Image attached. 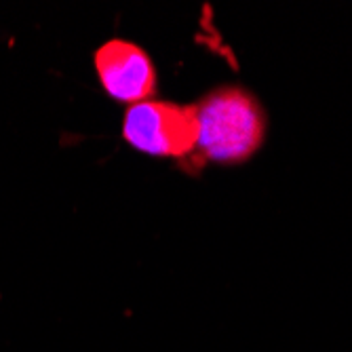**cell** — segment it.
I'll list each match as a JSON object with an SVG mask.
<instances>
[{
	"label": "cell",
	"instance_id": "6da1fadb",
	"mask_svg": "<svg viewBox=\"0 0 352 352\" xmlns=\"http://www.w3.org/2000/svg\"><path fill=\"white\" fill-rule=\"evenodd\" d=\"M197 150L213 163H241L260 148L266 120L253 95L221 87L195 106Z\"/></svg>",
	"mask_w": 352,
	"mask_h": 352
},
{
	"label": "cell",
	"instance_id": "7a4b0ae2",
	"mask_svg": "<svg viewBox=\"0 0 352 352\" xmlns=\"http://www.w3.org/2000/svg\"><path fill=\"white\" fill-rule=\"evenodd\" d=\"M122 138L150 156L186 158L197 152L195 106L156 100L131 104L122 118Z\"/></svg>",
	"mask_w": 352,
	"mask_h": 352
},
{
	"label": "cell",
	"instance_id": "3957f363",
	"mask_svg": "<svg viewBox=\"0 0 352 352\" xmlns=\"http://www.w3.org/2000/svg\"><path fill=\"white\" fill-rule=\"evenodd\" d=\"M95 70L104 91L124 104H140L152 98L156 70L150 55L129 41H108L95 53Z\"/></svg>",
	"mask_w": 352,
	"mask_h": 352
}]
</instances>
